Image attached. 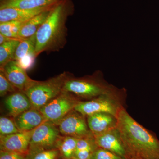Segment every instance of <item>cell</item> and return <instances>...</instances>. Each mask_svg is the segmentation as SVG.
I'll list each match as a JSON object with an SVG mask.
<instances>
[{
	"label": "cell",
	"mask_w": 159,
	"mask_h": 159,
	"mask_svg": "<svg viewBox=\"0 0 159 159\" xmlns=\"http://www.w3.org/2000/svg\"><path fill=\"white\" fill-rule=\"evenodd\" d=\"M52 9L43 11L27 20L20 30L18 34L19 39L20 40L25 39L36 34Z\"/></svg>",
	"instance_id": "obj_17"
},
{
	"label": "cell",
	"mask_w": 159,
	"mask_h": 159,
	"mask_svg": "<svg viewBox=\"0 0 159 159\" xmlns=\"http://www.w3.org/2000/svg\"><path fill=\"white\" fill-rule=\"evenodd\" d=\"M14 119L6 117L0 118V136H6L19 132Z\"/></svg>",
	"instance_id": "obj_23"
},
{
	"label": "cell",
	"mask_w": 159,
	"mask_h": 159,
	"mask_svg": "<svg viewBox=\"0 0 159 159\" xmlns=\"http://www.w3.org/2000/svg\"><path fill=\"white\" fill-rule=\"evenodd\" d=\"M94 137L98 147L112 152L125 159H128L117 127L103 133L94 135Z\"/></svg>",
	"instance_id": "obj_11"
},
{
	"label": "cell",
	"mask_w": 159,
	"mask_h": 159,
	"mask_svg": "<svg viewBox=\"0 0 159 159\" xmlns=\"http://www.w3.org/2000/svg\"><path fill=\"white\" fill-rule=\"evenodd\" d=\"M90 130L93 135L103 133L117 127L116 117L107 113H98L86 117Z\"/></svg>",
	"instance_id": "obj_12"
},
{
	"label": "cell",
	"mask_w": 159,
	"mask_h": 159,
	"mask_svg": "<svg viewBox=\"0 0 159 159\" xmlns=\"http://www.w3.org/2000/svg\"><path fill=\"white\" fill-rule=\"evenodd\" d=\"M59 151L57 148L51 149L29 150L25 159H58Z\"/></svg>",
	"instance_id": "obj_22"
},
{
	"label": "cell",
	"mask_w": 159,
	"mask_h": 159,
	"mask_svg": "<svg viewBox=\"0 0 159 159\" xmlns=\"http://www.w3.org/2000/svg\"><path fill=\"white\" fill-rule=\"evenodd\" d=\"M72 75L64 72L45 81L36 80L24 92L30 99L32 107L39 110L61 93L65 83Z\"/></svg>",
	"instance_id": "obj_4"
},
{
	"label": "cell",
	"mask_w": 159,
	"mask_h": 159,
	"mask_svg": "<svg viewBox=\"0 0 159 159\" xmlns=\"http://www.w3.org/2000/svg\"><path fill=\"white\" fill-rule=\"evenodd\" d=\"M15 39H16L11 38L8 37V36H6V35H3V34L0 33V45L4 43Z\"/></svg>",
	"instance_id": "obj_29"
},
{
	"label": "cell",
	"mask_w": 159,
	"mask_h": 159,
	"mask_svg": "<svg viewBox=\"0 0 159 159\" xmlns=\"http://www.w3.org/2000/svg\"><path fill=\"white\" fill-rule=\"evenodd\" d=\"M19 91L9 82L2 71H0V96L3 97L9 93Z\"/></svg>",
	"instance_id": "obj_24"
},
{
	"label": "cell",
	"mask_w": 159,
	"mask_h": 159,
	"mask_svg": "<svg viewBox=\"0 0 159 159\" xmlns=\"http://www.w3.org/2000/svg\"><path fill=\"white\" fill-rule=\"evenodd\" d=\"M25 154L0 151V159H25Z\"/></svg>",
	"instance_id": "obj_27"
},
{
	"label": "cell",
	"mask_w": 159,
	"mask_h": 159,
	"mask_svg": "<svg viewBox=\"0 0 159 159\" xmlns=\"http://www.w3.org/2000/svg\"><path fill=\"white\" fill-rule=\"evenodd\" d=\"M116 89L109 85L102 78V73L97 71L90 76L73 77L66 80L63 91L70 93L81 101L91 100L106 94L112 93Z\"/></svg>",
	"instance_id": "obj_3"
},
{
	"label": "cell",
	"mask_w": 159,
	"mask_h": 159,
	"mask_svg": "<svg viewBox=\"0 0 159 159\" xmlns=\"http://www.w3.org/2000/svg\"><path fill=\"white\" fill-rule=\"evenodd\" d=\"M117 92L116 90L112 93L102 95L91 100L79 101L74 110L85 117L98 113H107L117 117L122 107L115 99Z\"/></svg>",
	"instance_id": "obj_6"
},
{
	"label": "cell",
	"mask_w": 159,
	"mask_h": 159,
	"mask_svg": "<svg viewBox=\"0 0 159 159\" xmlns=\"http://www.w3.org/2000/svg\"><path fill=\"white\" fill-rule=\"evenodd\" d=\"M34 9L5 8L0 9V23L11 21H27L54 6Z\"/></svg>",
	"instance_id": "obj_15"
},
{
	"label": "cell",
	"mask_w": 159,
	"mask_h": 159,
	"mask_svg": "<svg viewBox=\"0 0 159 159\" xmlns=\"http://www.w3.org/2000/svg\"><path fill=\"white\" fill-rule=\"evenodd\" d=\"M86 117L74 109L71 111L57 125L61 134L78 139L93 136Z\"/></svg>",
	"instance_id": "obj_8"
},
{
	"label": "cell",
	"mask_w": 159,
	"mask_h": 159,
	"mask_svg": "<svg viewBox=\"0 0 159 159\" xmlns=\"http://www.w3.org/2000/svg\"><path fill=\"white\" fill-rule=\"evenodd\" d=\"M21 40L15 39L0 45V69L13 60L15 54Z\"/></svg>",
	"instance_id": "obj_19"
},
{
	"label": "cell",
	"mask_w": 159,
	"mask_h": 159,
	"mask_svg": "<svg viewBox=\"0 0 159 159\" xmlns=\"http://www.w3.org/2000/svg\"><path fill=\"white\" fill-rule=\"evenodd\" d=\"M79 101L74 95L63 91L39 110L47 120L58 125L63 118L74 109Z\"/></svg>",
	"instance_id": "obj_5"
},
{
	"label": "cell",
	"mask_w": 159,
	"mask_h": 159,
	"mask_svg": "<svg viewBox=\"0 0 159 159\" xmlns=\"http://www.w3.org/2000/svg\"></svg>",
	"instance_id": "obj_30"
},
{
	"label": "cell",
	"mask_w": 159,
	"mask_h": 159,
	"mask_svg": "<svg viewBox=\"0 0 159 159\" xmlns=\"http://www.w3.org/2000/svg\"><path fill=\"white\" fill-rule=\"evenodd\" d=\"M35 46L36 34L25 39L21 40L16 48L13 60L18 61L29 54H34L35 56Z\"/></svg>",
	"instance_id": "obj_20"
},
{
	"label": "cell",
	"mask_w": 159,
	"mask_h": 159,
	"mask_svg": "<svg viewBox=\"0 0 159 159\" xmlns=\"http://www.w3.org/2000/svg\"><path fill=\"white\" fill-rule=\"evenodd\" d=\"M0 71H2L9 82L20 92L24 93L36 81L30 78L26 70L14 60L6 64Z\"/></svg>",
	"instance_id": "obj_10"
},
{
	"label": "cell",
	"mask_w": 159,
	"mask_h": 159,
	"mask_svg": "<svg viewBox=\"0 0 159 159\" xmlns=\"http://www.w3.org/2000/svg\"><path fill=\"white\" fill-rule=\"evenodd\" d=\"M33 130L0 136V151L25 154L28 152Z\"/></svg>",
	"instance_id": "obj_9"
},
{
	"label": "cell",
	"mask_w": 159,
	"mask_h": 159,
	"mask_svg": "<svg viewBox=\"0 0 159 159\" xmlns=\"http://www.w3.org/2000/svg\"><path fill=\"white\" fill-rule=\"evenodd\" d=\"M90 159H125L104 148L98 147L94 151Z\"/></svg>",
	"instance_id": "obj_25"
},
{
	"label": "cell",
	"mask_w": 159,
	"mask_h": 159,
	"mask_svg": "<svg viewBox=\"0 0 159 159\" xmlns=\"http://www.w3.org/2000/svg\"><path fill=\"white\" fill-rule=\"evenodd\" d=\"M13 119L20 132L33 130L47 121L39 110L33 107L13 118Z\"/></svg>",
	"instance_id": "obj_13"
},
{
	"label": "cell",
	"mask_w": 159,
	"mask_h": 159,
	"mask_svg": "<svg viewBox=\"0 0 159 159\" xmlns=\"http://www.w3.org/2000/svg\"><path fill=\"white\" fill-rule=\"evenodd\" d=\"M74 11L72 0H62L51 9L36 33V57L43 52H55L63 48L67 43V20Z\"/></svg>",
	"instance_id": "obj_2"
},
{
	"label": "cell",
	"mask_w": 159,
	"mask_h": 159,
	"mask_svg": "<svg viewBox=\"0 0 159 159\" xmlns=\"http://www.w3.org/2000/svg\"><path fill=\"white\" fill-rule=\"evenodd\" d=\"M5 104L9 115L12 118L32 108L29 97L25 93L17 91L6 97Z\"/></svg>",
	"instance_id": "obj_14"
},
{
	"label": "cell",
	"mask_w": 159,
	"mask_h": 159,
	"mask_svg": "<svg viewBox=\"0 0 159 159\" xmlns=\"http://www.w3.org/2000/svg\"><path fill=\"white\" fill-rule=\"evenodd\" d=\"M61 134L58 126L47 120L34 129L29 150L56 148Z\"/></svg>",
	"instance_id": "obj_7"
},
{
	"label": "cell",
	"mask_w": 159,
	"mask_h": 159,
	"mask_svg": "<svg viewBox=\"0 0 159 159\" xmlns=\"http://www.w3.org/2000/svg\"><path fill=\"white\" fill-rule=\"evenodd\" d=\"M62 0H1L0 9L16 8L34 9L51 7L57 5Z\"/></svg>",
	"instance_id": "obj_16"
},
{
	"label": "cell",
	"mask_w": 159,
	"mask_h": 159,
	"mask_svg": "<svg viewBox=\"0 0 159 159\" xmlns=\"http://www.w3.org/2000/svg\"><path fill=\"white\" fill-rule=\"evenodd\" d=\"M27 21H11L0 23V33L11 38L20 39L19 33Z\"/></svg>",
	"instance_id": "obj_21"
},
{
	"label": "cell",
	"mask_w": 159,
	"mask_h": 159,
	"mask_svg": "<svg viewBox=\"0 0 159 159\" xmlns=\"http://www.w3.org/2000/svg\"><path fill=\"white\" fill-rule=\"evenodd\" d=\"M36 57L34 54H29L16 61L20 67L27 70L33 66Z\"/></svg>",
	"instance_id": "obj_26"
},
{
	"label": "cell",
	"mask_w": 159,
	"mask_h": 159,
	"mask_svg": "<svg viewBox=\"0 0 159 159\" xmlns=\"http://www.w3.org/2000/svg\"><path fill=\"white\" fill-rule=\"evenodd\" d=\"M78 139L69 136L61 135L56 144L61 159H72L76 152Z\"/></svg>",
	"instance_id": "obj_18"
},
{
	"label": "cell",
	"mask_w": 159,
	"mask_h": 159,
	"mask_svg": "<svg viewBox=\"0 0 159 159\" xmlns=\"http://www.w3.org/2000/svg\"><path fill=\"white\" fill-rule=\"evenodd\" d=\"M117 128L128 159H159V140L136 122L122 107L117 116Z\"/></svg>",
	"instance_id": "obj_1"
},
{
	"label": "cell",
	"mask_w": 159,
	"mask_h": 159,
	"mask_svg": "<svg viewBox=\"0 0 159 159\" xmlns=\"http://www.w3.org/2000/svg\"><path fill=\"white\" fill-rule=\"evenodd\" d=\"M96 149V148H89L85 150L77 152L74 154L73 159H90L92 153Z\"/></svg>",
	"instance_id": "obj_28"
}]
</instances>
